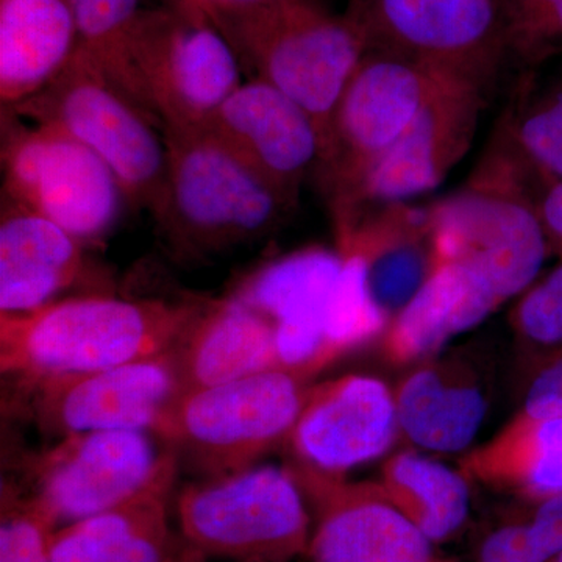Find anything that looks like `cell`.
<instances>
[{"instance_id":"obj_1","label":"cell","mask_w":562,"mask_h":562,"mask_svg":"<svg viewBox=\"0 0 562 562\" xmlns=\"http://www.w3.org/2000/svg\"><path fill=\"white\" fill-rule=\"evenodd\" d=\"M203 302L90 294L0 314V371L10 380L101 371L176 349Z\"/></svg>"},{"instance_id":"obj_2","label":"cell","mask_w":562,"mask_h":562,"mask_svg":"<svg viewBox=\"0 0 562 562\" xmlns=\"http://www.w3.org/2000/svg\"><path fill=\"white\" fill-rule=\"evenodd\" d=\"M165 181L151 211L166 239L191 257L260 241L279 231L299 199L236 154L210 128H166Z\"/></svg>"},{"instance_id":"obj_3","label":"cell","mask_w":562,"mask_h":562,"mask_svg":"<svg viewBox=\"0 0 562 562\" xmlns=\"http://www.w3.org/2000/svg\"><path fill=\"white\" fill-rule=\"evenodd\" d=\"M217 27L243 69L284 92L313 117L325 155L333 113L368 54L360 29L347 14L330 13L314 0H272Z\"/></svg>"},{"instance_id":"obj_4","label":"cell","mask_w":562,"mask_h":562,"mask_svg":"<svg viewBox=\"0 0 562 562\" xmlns=\"http://www.w3.org/2000/svg\"><path fill=\"white\" fill-rule=\"evenodd\" d=\"M312 386L302 373L273 368L181 392L154 435L203 479L243 471L288 442Z\"/></svg>"},{"instance_id":"obj_5","label":"cell","mask_w":562,"mask_h":562,"mask_svg":"<svg viewBox=\"0 0 562 562\" xmlns=\"http://www.w3.org/2000/svg\"><path fill=\"white\" fill-rule=\"evenodd\" d=\"M7 111L79 140L109 166L131 205L157 206L168 162L160 122L79 49L44 90Z\"/></svg>"},{"instance_id":"obj_6","label":"cell","mask_w":562,"mask_h":562,"mask_svg":"<svg viewBox=\"0 0 562 562\" xmlns=\"http://www.w3.org/2000/svg\"><path fill=\"white\" fill-rule=\"evenodd\" d=\"M184 543L232 562H283L306 542L303 491L290 468L255 464L205 476L177 498Z\"/></svg>"},{"instance_id":"obj_7","label":"cell","mask_w":562,"mask_h":562,"mask_svg":"<svg viewBox=\"0 0 562 562\" xmlns=\"http://www.w3.org/2000/svg\"><path fill=\"white\" fill-rule=\"evenodd\" d=\"M133 61L162 131L206 127L244 81L231 41L192 0L144 10Z\"/></svg>"},{"instance_id":"obj_8","label":"cell","mask_w":562,"mask_h":562,"mask_svg":"<svg viewBox=\"0 0 562 562\" xmlns=\"http://www.w3.org/2000/svg\"><path fill=\"white\" fill-rule=\"evenodd\" d=\"M443 77L379 52L362 57L333 113L327 150L317 171L336 228L349 224L369 173Z\"/></svg>"},{"instance_id":"obj_9","label":"cell","mask_w":562,"mask_h":562,"mask_svg":"<svg viewBox=\"0 0 562 562\" xmlns=\"http://www.w3.org/2000/svg\"><path fill=\"white\" fill-rule=\"evenodd\" d=\"M2 172L3 199L60 225L88 247L110 235L128 203L98 155L57 128L20 117L3 120Z\"/></svg>"},{"instance_id":"obj_10","label":"cell","mask_w":562,"mask_h":562,"mask_svg":"<svg viewBox=\"0 0 562 562\" xmlns=\"http://www.w3.org/2000/svg\"><path fill=\"white\" fill-rule=\"evenodd\" d=\"M179 457L154 432L65 436L25 462L31 495L54 522L68 525L127 505L173 483Z\"/></svg>"},{"instance_id":"obj_11","label":"cell","mask_w":562,"mask_h":562,"mask_svg":"<svg viewBox=\"0 0 562 562\" xmlns=\"http://www.w3.org/2000/svg\"><path fill=\"white\" fill-rule=\"evenodd\" d=\"M368 52L472 81L490 91L512 55L497 0H350Z\"/></svg>"},{"instance_id":"obj_12","label":"cell","mask_w":562,"mask_h":562,"mask_svg":"<svg viewBox=\"0 0 562 562\" xmlns=\"http://www.w3.org/2000/svg\"><path fill=\"white\" fill-rule=\"evenodd\" d=\"M535 199L469 180L461 191L430 205L436 260L475 273L503 303L538 280L552 251Z\"/></svg>"},{"instance_id":"obj_13","label":"cell","mask_w":562,"mask_h":562,"mask_svg":"<svg viewBox=\"0 0 562 562\" xmlns=\"http://www.w3.org/2000/svg\"><path fill=\"white\" fill-rule=\"evenodd\" d=\"M11 382L22 413L58 439L88 431L154 432L181 394L173 349L101 371Z\"/></svg>"},{"instance_id":"obj_14","label":"cell","mask_w":562,"mask_h":562,"mask_svg":"<svg viewBox=\"0 0 562 562\" xmlns=\"http://www.w3.org/2000/svg\"><path fill=\"white\" fill-rule=\"evenodd\" d=\"M342 269L339 250L306 247L262 266L232 292L272 322L281 368L313 380L341 358L331 327Z\"/></svg>"},{"instance_id":"obj_15","label":"cell","mask_w":562,"mask_h":562,"mask_svg":"<svg viewBox=\"0 0 562 562\" xmlns=\"http://www.w3.org/2000/svg\"><path fill=\"white\" fill-rule=\"evenodd\" d=\"M487 90L458 77H443L397 143L369 173L353 217L387 203L409 202L427 194L453 171L471 149Z\"/></svg>"},{"instance_id":"obj_16","label":"cell","mask_w":562,"mask_h":562,"mask_svg":"<svg viewBox=\"0 0 562 562\" xmlns=\"http://www.w3.org/2000/svg\"><path fill=\"white\" fill-rule=\"evenodd\" d=\"M401 438L394 390L349 373L310 387L288 446L294 461L330 476L382 457Z\"/></svg>"},{"instance_id":"obj_17","label":"cell","mask_w":562,"mask_h":562,"mask_svg":"<svg viewBox=\"0 0 562 562\" xmlns=\"http://www.w3.org/2000/svg\"><path fill=\"white\" fill-rule=\"evenodd\" d=\"M288 468L324 513L312 543L314 562H435L430 539L376 483H347L297 462Z\"/></svg>"},{"instance_id":"obj_18","label":"cell","mask_w":562,"mask_h":562,"mask_svg":"<svg viewBox=\"0 0 562 562\" xmlns=\"http://www.w3.org/2000/svg\"><path fill=\"white\" fill-rule=\"evenodd\" d=\"M206 128L295 199L324 158V139L313 117L255 77L222 103Z\"/></svg>"},{"instance_id":"obj_19","label":"cell","mask_w":562,"mask_h":562,"mask_svg":"<svg viewBox=\"0 0 562 562\" xmlns=\"http://www.w3.org/2000/svg\"><path fill=\"white\" fill-rule=\"evenodd\" d=\"M394 401L401 438L446 454L471 447L490 402L483 373L465 351L417 362L394 387Z\"/></svg>"},{"instance_id":"obj_20","label":"cell","mask_w":562,"mask_h":562,"mask_svg":"<svg viewBox=\"0 0 562 562\" xmlns=\"http://www.w3.org/2000/svg\"><path fill=\"white\" fill-rule=\"evenodd\" d=\"M88 246L60 225L3 199L0 216V314L60 301L88 272Z\"/></svg>"},{"instance_id":"obj_21","label":"cell","mask_w":562,"mask_h":562,"mask_svg":"<svg viewBox=\"0 0 562 562\" xmlns=\"http://www.w3.org/2000/svg\"><path fill=\"white\" fill-rule=\"evenodd\" d=\"M336 235L338 246L360 255L372 301L391 324L430 276L435 261L430 206L409 202L376 206Z\"/></svg>"},{"instance_id":"obj_22","label":"cell","mask_w":562,"mask_h":562,"mask_svg":"<svg viewBox=\"0 0 562 562\" xmlns=\"http://www.w3.org/2000/svg\"><path fill=\"white\" fill-rule=\"evenodd\" d=\"M173 357L181 392L281 368L272 322L235 294L203 302Z\"/></svg>"},{"instance_id":"obj_23","label":"cell","mask_w":562,"mask_h":562,"mask_svg":"<svg viewBox=\"0 0 562 562\" xmlns=\"http://www.w3.org/2000/svg\"><path fill=\"white\" fill-rule=\"evenodd\" d=\"M503 305L464 266L435 258L419 292L384 330L383 357L394 366L436 357L453 338L472 330Z\"/></svg>"},{"instance_id":"obj_24","label":"cell","mask_w":562,"mask_h":562,"mask_svg":"<svg viewBox=\"0 0 562 562\" xmlns=\"http://www.w3.org/2000/svg\"><path fill=\"white\" fill-rule=\"evenodd\" d=\"M79 49L69 0H0V102L10 110L47 87Z\"/></svg>"},{"instance_id":"obj_25","label":"cell","mask_w":562,"mask_h":562,"mask_svg":"<svg viewBox=\"0 0 562 562\" xmlns=\"http://www.w3.org/2000/svg\"><path fill=\"white\" fill-rule=\"evenodd\" d=\"M173 483L111 512L58 528L50 562H177L183 539L168 524Z\"/></svg>"},{"instance_id":"obj_26","label":"cell","mask_w":562,"mask_h":562,"mask_svg":"<svg viewBox=\"0 0 562 562\" xmlns=\"http://www.w3.org/2000/svg\"><path fill=\"white\" fill-rule=\"evenodd\" d=\"M458 469L469 482L509 487L532 501L562 497V414L517 413L494 438L469 450Z\"/></svg>"},{"instance_id":"obj_27","label":"cell","mask_w":562,"mask_h":562,"mask_svg":"<svg viewBox=\"0 0 562 562\" xmlns=\"http://www.w3.org/2000/svg\"><path fill=\"white\" fill-rule=\"evenodd\" d=\"M376 486L431 542L460 530L471 508V482L464 473L416 450L387 458Z\"/></svg>"},{"instance_id":"obj_28","label":"cell","mask_w":562,"mask_h":562,"mask_svg":"<svg viewBox=\"0 0 562 562\" xmlns=\"http://www.w3.org/2000/svg\"><path fill=\"white\" fill-rule=\"evenodd\" d=\"M79 32V52L133 101L151 113L135 61L133 41L143 0H69ZM157 120V117H155ZM158 121V120H157ZM161 125V124H160Z\"/></svg>"},{"instance_id":"obj_29","label":"cell","mask_w":562,"mask_h":562,"mask_svg":"<svg viewBox=\"0 0 562 562\" xmlns=\"http://www.w3.org/2000/svg\"><path fill=\"white\" fill-rule=\"evenodd\" d=\"M502 127L543 180H562V74L519 101Z\"/></svg>"},{"instance_id":"obj_30","label":"cell","mask_w":562,"mask_h":562,"mask_svg":"<svg viewBox=\"0 0 562 562\" xmlns=\"http://www.w3.org/2000/svg\"><path fill=\"white\" fill-rule=\"evenodd\" d=\"M509 327L528 364L562 347V260L519 295L509 313Z\"/></svg>"},{"instance_id":"obj_31","label":"cell","mask_w":562,"mask_h":562,"mask_svg":"<svg viewBox=\"0 0 562 562\" xmlns=\"http://www.w3.org/2000/svg\"><path fill=\"white\" fill-rule=\"evenodd\" d=\"M57 530L58 525L35 498L3 484L0 562H50Z\"/></svg>"},{"instance_id":"obj_32","label":"cell","mask_w":562,"mask_h":562,"mask_svg":"<svg viewBox=\"0 0 562 562\" xmlns=\"http://www.w3.org/2000/svg\"><path fill=\"white\" fill-rule=\"evenodd\" d=\"M512 55L538 66L562 54V0H538L522 24L509 35Z\"/></svg>"},{"instance_id":"obj_33","label":"cell","mask_w":562,"mask_h":562,"mask_svg":"<svg viewBox=\"0 0 562 562\" xmlns=\"http://www.w3.org/2000/svg\"><path fill=\"white\" fill-rule=\"evenodd\" d=\"M522 406L519 413L530 417L562 414V347L536 358L528 364Z\"/></svg>"},{"instance_id":"obj_34","label":"cell","mask_w":562,"mask_h":562,"mask_svg":"<svg viewBox=\"0 0 562 562\" xmlns=\"http://www.w3.org/2000/svg\"><path fill=\"white\" fill-rule=\"evenodd\" d=\"M550 557L531 525H513L495 531L484 542L482 562H549Z\"/></svg>"},{"instance_id":"obj_35","label":"cell","mask_w":562,"mask_h":562,"mask_svg":"<svg viewBox=\"0 0 562 562\" xmlns=\"http://www.w3.org/2000/svg\"><path fill=\"white\" fill-rule=\"evenodd\" d=\"M535 209L550 251L562 260V180L546 181Z\"/></svg>"},{"instance_id":"obj_36","label":"cell","mask_w":562,"mask_h":562,"mask_svg":"<svg viewBox=\"0 0 562 562\" xmlns=\"http://www.w3.org/2000/svg\"><path fill=\"white\" fill-rule=\"evenodd\" d=\"M530 525L550 560L562 552V497L541 502Z\"/></svg>"},{"instance_id":"obj_37","label":"cell","mask_w":562,"mask_h":562,"mask_svg":"<svg viewBox=\"0 0 562 562\" xmlns=\"http://www.w3.org/2000/svg\"><path fill=\"white\" fill-rule=\"evenodd\" d=\"M202 7L210 14L211 20L220 24V22L235 20V18L244 16L268 5L272 0H192Z\"/></svg>"},{"instance_id":"obj_38","label":"cell","mask_w":562,"mask_h":562,"mask_svg":"<svg viewBox=\"0 0 562 562\" xmlns=\"http://www.w3.org/2000/svg\"><path fill=\"white\" fill-rule=\"evenodd\" d=\"M177 562H209V558L203 557V554L195 552L191 547H188L184 543L183 552H181L179 561ZM250 562H262V561H250Z\"/></svg>"},{"instance_id":"obj_39","label":"cell","mask_w":562,"mask_h":562,"mask_svg":"<svg viewBox=\"0 0 562 562\" xmlns=\"http://www.w3.org/2000/svg\"><path fill=\"white\" fill-rule=\"evenodd\" d=\"M552 561V560H550ZM553 562H562V552L560 554H557V557L553 558Z\"/></svg>"},{"instance_id":"obj_40","label":"cell","mask_w":562,"mask_h":562,"mask_svg":"<svg viewBox=\"0 0 562 562\" xmlns=\"http://www.w3.org/2000/svg\"><path fill=\"white\" fill-rule=\"evenodd\" d=\"M168 2H176V0H165V3H168Z\"/></svg>"}]
</instances>
